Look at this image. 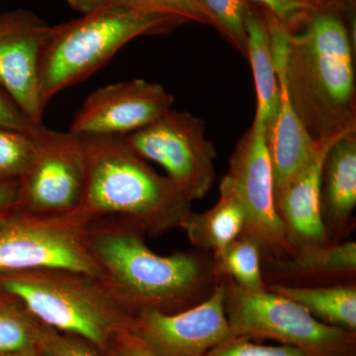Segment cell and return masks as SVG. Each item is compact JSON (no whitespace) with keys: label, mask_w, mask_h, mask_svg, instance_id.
Masks as SVG:
<instances>
[{"label":"cell","mask_w":356,"mask_h":356,"mask_svg":"<svg viewBox=\"0 0 356 356\" xmlns=\"http://www.w3.org/2000/svg\"><path fill=\"white\" fill-rule=\"evenodd\" d=\"M184 22L165 14L103 8L51 26L40 64L41 108L44 111L58 93L98 72L129 42L170 31Z\"/></svg>","instance_id":"5"},{"label":"cell","mask_w":356,"mask_h":356,"mask_svg":"<svg viewBox=\"0 0 356 356\" xmlns=\"http://www.w3.org/2000/svg\"><path fill=\"white\" fill-rule=\"evenodd\" d=\"M102 356H159L130 331L111 337Z\"/></svg>","instance_id":"30"},{"label":"cell","mask_w":356,"mask_h":356,"mask_svg":"<svg viewBox=\"0 0 356 356\" xmlns=\"http://www.w3.org/2000/svg\"><path fill=\"white\" fill-rule=\"evenodd\" d=\"M273 58L280 84V104L273 122L266 129V138L276 197L310 159L316 140L311 137L295 111L282 65L277 58Z\"/></svg>","instance_id":"17"},{"label":"cell","mask_w":356,"mask_h":356,"mask_svg":"<svg viewBox=\"0 0 356 356\" xmlns=\"http://www.w3.org/2000/svg\"><path fill=\"white\" fill-rule=\"evenodd\" d=\"M34 152L31 135L0 127V184L18 181Z\"/></svg>","instance_id":"25"},{"label":"cell","mask_w":356,"mask_h":356,"mask_svg":"<svg viewBox=\"0 0 356 356\" xmlns=\"http://www.w3.org/2000/svg\"><path fill=\"white\" fill-rule=\"evenodd\" d=\"M206 356H320L298 346H266L245 339L232 337L210 350Z\"/></svg>","instance_id":"27"},{"label":"cell","mask_w":356,"mask_h":356,"mask_svg":"<svg viewBox=\"0 0 356 356\" xmlns=\"http://www.w3.org/2000/svg\"><path fill=\"white\" fill-rule=\"evenodd\" d=\"M266 289L291 300L331 327L356 332V283L327 286L268 285Z\"/></svg>","instance_id":"20"},{"label":"cell","mask_w":356,"mask_h":356,"mask_svg":"<svg viewBox=\"0 0 356 356\" xmlns=\"http://www.w3.org/2000/svg\"><path fill=\"white\" fill-rule=\"evenodd\" d=\"M245 30L247 58L252 67L257 91L255 117L264 121L267 129L280 104V84L271 49L270 34L266 19L252 9L245 19Z\"/></svg>","instance_id":"19"},{"label":"cell","mask_w":356,"mask_h":356,"mask_svg":"<svg viewBox=\"0 0 356 356\" xmlns=\"http://www.w3.org/2000/svg\"><path fill=\"white\" fill-rule=\"evenodd\" d=\"M2 296H3V293L0 292V298H1Z\"/></svg>","instance_id":"33"},{"label":"cell","mask_w":356,"mask_h":356,"mask_svg":"<svg viewBox=\"0 0 356 356\" xmlns=\"http://www.w3.org/2000/svg\"><path fill=\"white\" fill-rule=\"evenodd\" d=\"M266 286L314 287L355 282L356 243L346 240L297 248L282 259L262 255Z\"/></svg>","instance_id":"15"},{"label":"cell","mask_w":356,"mask_h":356,"mask_svg":"<svg viewBox=\"0 0 356 356\" xmlns=\"http://www.w3.org/2000/svg\"><path fill=\"white\" fill-rule=\"evenodd\" d=\"M19 182L0 184V213L17 205Z\"/></svg>","instance_id":"31"},{"label":"cell","mask_w":356,"mask_h":356,"mask_svg":"<svg viewBox=\"0 0 356 356\" xmlns=\"http://www.w3.org/2000/svg\"><path fill=\"white\" fill-rule=\"evenodd\" d=\"M266 22L293 106L311 137L356 131L355 56L341 18L318 9L298 33L271 15Z\"/></svg>","instance_id":"1"},{"label":"cell","mask_w":356,"mask_h":356,"mask_svg":"<svg viewBox=\"0 0 356 356\" xmlns=\"http://www.w3.org/2000/svg\"><path fill=\"white\" fill-rule=\"evenodd\" d=\"M33 336L37 348L48 356H102L86 339L58 332L36 318L33 322Z\"/></svg>","instance_id":"26"},{"label":"cell","mask_w":356,"mask_h":356,"mask_svg":"<svg viewBox=\"0 0 356 356\" xmlns=\"http://www.w3.org/2000/svg\"><path fill=\"white\" fill-rule=\"evenodd\" d=\"M88 243L105 284L134 313H179L207 299L219 283L212 254L195 250L163 257L147 247L140 229L123 220H92Z\"/></svg>","instance_id":"2"},{"label":"cell","mask_w":356,"mask_h":356,"mask_svg":"<svg viewBox=\"0 0 356 356\" xmlns=\"http://www.w3.org/2000/svg\"><path fill=\"white\" fill-rule=\"evenodd\" d=\"M173 103L163 86L145 79L108 84L86 98L70 131L90 137H126L170 111Z\"/></svg>","instance_id":"12"},{"label":"cell","mask_w":356,"mask_h":356,"mask_svg":"<svg viewBox=\"0 0 356 356\" xmlns=\"http://www.w3.org/2000/svg\"><path fill=\"white\" fill-rule=\"evenodd\" d=\"M81 137L86 182L77 211L92 220H123L152 236L179 228L193 202L181 187L147 165L125 138Z\"/></svg>","instance_id":"3"},{"label":"cell","mask_w":356,"mask_h":356,"mask_svg":"<svg viewBox=\"0 0 356 356\" xmlns=\"http://www.w3.org/2000/svg\"><path fill=\"white\" fill-rule=\"evenodd\" d=\"M317 1H318V0H317Z\"/></svg>","instance_id":"34"},{"label":"cell","mask_w":356,"mask_h":356,"mask_svg":"<svg viewBox=\"0 0 356 356\" xmlns=\"http://www.w3.org/2000/svg\"><path fill=\"white\" fill-rule=\"evenodd\" d=\"M10 356H48V355H44V353H42V351L40 350L39 348H37V350L26 351V353H18V355H10Z\"/></svg>","instance_id":"32"},{"label":"cell","mask_w":356,"mask_h":356,"mask_svg":"<svg viewBox=\"0 0 356 356\" xmlns=\"http://www.w3.org/2000/svg\"><path fill=\"white\" fill-rule=\"evenodd\" d=\"M50 30V25L26 9L0 14V86L37 124H43L40 64Z\"/></svg>","instance_id":"13"},{"label":"cell","mask_w":356,"mask_h":356,"mask_svg":"<svg viewBox=\"0 0 356 356\" xmlns=\"http://www.w3.org/2000/svg\"><path fill=\"white\" fill-rule=\"evenodd\" d=\"M261 243L248 234L236 238L217 254H212L218 280L231 278L243 289L261 291L266 289L262 276Z\"/></svg>","instance_id":"21"},{"label":"cell","mask_w":356,"mask_h":356,"mask_svg":"<svg viewBox=\"0 0 356 356\" xmlns=\"http://www.w3.org/2000/svg\"><path fill=\"white\" fill-rule=\"evenodd\" d=\"M130 332L159 356H206L235 337L225 312L220 281L207 299L179 313L136 311Z\"/></svg>","instance_id":"11"},{"label":"cell","mask_w":356,"mask_h":356,"mask_svg":"<svg viewBox=\"0 0 356 356\" xmlns=\"http://www.w3.org/2000/svg\"><path fill=\"white\" fill-rule=\"evenodd\" d=\"M34 152L18 180L17 207L44 216L76 212L86 182V154L81 136L42 124L31 134Z\"/></svg>","instance_id":"8"},{"label":"cell","mask_w":356,"mask_h":356,"mask_svg":"<svg viewBox=\"0 0 356 356\" xmlns=\"http://www.w3.org/2000/svg\"><path fill=\"white\" fill-rule=\"evenodd\" d=\"M138 156L165 168L170 179L192 200L207 195L216 179L214 145L207 139L202 119L170 109L153 123L126 136Z\"/></svg>","instance_id":"9"},{"label":"cell","mask_w":356,"mask_h":356,"mask_svg":"<svg viewBox=\"0 0 356 356\" xmlns=\"http://www.w3.org/2000/svg\"><path fill=\"white\" fill-rule=\"evenodd\" d=\"M356 131L332 145L323 168L321 211L332 243L348 240L355 228L356 207Z\"/></svg>","instance_id":"16"},{"label":"cell","mask_w":356,"mask_h":356,"mask_svg":"<svg viewBox=\"0 0 356 356\" xmlns=\"http://www.w3.org/2000/svg\"><path fill=\"white\" fill-rule=\"evenodd\" d=\"M219 281L235 337L273 339L320 356H356V332L325 325L299 304L269 290L248 291L231 278Z\"/></svg>","instance_id":"7"},{"label":"cell","mask_w":356,"mask_h":356,"mask_svg":"<svg viewBox=\"0 0 356 356\" xmlns=\"http://www.w3.org/2000/svg\"><path fill=\"white\" fill-rule=\"evenodd\" d=\"M92 219L79 211L57 216L32 214L17 206L0 213V273L58 268L103 280L104 271L91 252Z\"/></svg>","instance_id":"6"},{"label":"cell","mask_w":356,"mask_h":356,"mask_svg":"<svg viewBox=\"0 0 356 356\" xmlns=\"http://www.w3.org/2000/svg\"><path fill=\"white\" fill-rule=\"evenodd\" d=\"M266 7L267 11L281 24L294 31L295 28L305 24L317 13L320 3L317 0H250Z\"/></svg>","instance_id":"28"},{"label":"cell","mask_w":356,"mask_h":356,"mask_svg":"<svg viewBox=\"0 0 356 356\" xmlns=\"http://www.w3.org/2000/svg\"><path fill=\"white\" fill-rule=\"evenodd\" d=\"M0 292L43 324L86 339L100 355L112 337L132 327L134 312L88 274L58 268L0 273Z\"/></svg>","instance_id":"4"},{"label":"cell","mask_w":356,"mask_h":356,"mask_svg":"<svg viewBox=\"0 0 356 356\" xmlns=\"http://www.w3.org/2000/svg\"><path fill=\"white\" fill-rule=\"evenodd\" d=\"M67 3L83 14L103 8H126L213 26L209 13L199 0H67Z\"/></svg>","instance_id":"22"},{"label":"cell","mask_w":356,"mask_h":356,"mask_svg":"<svg viewBox=\"0 0 356 356\" xmlns=\"http://www.w3.org/2000/svg\"><path fill=\"white\" fill-rule=\"evenodd\" d=\"M34 317L13 297L0 298V356L37 350L33 336Z\"/></svg>","instance_id":"23"},{"label":"cell","mask_w":356,"mask_h":356,"mask_svg":"<svg viewBox=\"0 0 356 356\" xmlns=\"http://www.w3.org/2000/svg\"><path fill=\"white\" fill-rule=\"evenodd\" d=\"M40 125L42 124L32 121L6 89L0 86V127L31 135Z\"/></svg>","instance_id":"29"},{"label":"cell","mask_w":356,"mask_h":356,"mask_svg":"<svg viewBox=\"0 0 356 356\" xmlns=\"http://www.w3.org/2000/svg\"><path fill=\"white\" fill-rule=\"evenodd\" d=\"M346 134L316 140L310 159L275 197L276 209L295 250L332 243L321 211L323 168L332 145Z\"/></svg>","instance_id":"14"},{"label":"cell","mask_w":356,"mask_h":356,"mask_svg":"<svg viewBox=\"0 0 356 356\" xmlns=\"http://www.w3.org/2000/svg\"><path fill=\"white\" fill-rule=\"evenodd\" d=\"M195 250L217 254L242 235L245 229V212L242 202L226 177L220 184V197L205 212H191L180 222Z\"/></svg>","instance_id":"18"},{"label":"cell","mask_w":356,"mask_h":356,"mask_svg":"<svg viewBox=\"0 0 356 356\" xmlns=\"http://www.w3.org/2000/svg\"><path fill=\"white\" fill-rule=\"evenodd\" d=\"M245 212L243 233L261 243L264 257L282 259L294 254L289 234L278 215L266 125L254 116L252 127L238 140L225 175Z\"/></svg>","instance_id":"10"},{"label":"cell","mask_w":356,"mask_h":356,"mask_svg":"<svg viewBox=\"0 0 356 356\" xmlns=\"http://www.w3.org/2000/svg\"><path fill=\"white\" fill-rule=\"evenodd\" d=\"M209 13L213 26L228 40L234 48L247 58L245 19L250 8L248 0H199Z\"/></svg>","instance_id":"24"}]
</instances>
